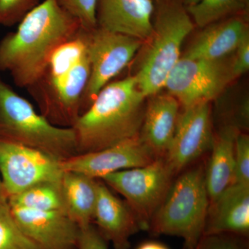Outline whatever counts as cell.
<instances>
[{
    "instance_id": "23",
    "label": "cell",
    "mask_w": 249,
    "mask_h": 249,
    "mask_svg": "<svg viewBox=\"0 0 249 249\" xmlns=\"http://www.w3.org/2000/svg\"><path fill=\"white\" fill-rule=\"evenodd\" d=\"M249 0H199L186 7L192 20L199 28L236 15L248 14Z\"/></svg>"
},
{
    "instance_id": "6",
    "label": "cell",
    "mask_w": 249,
    "mask_h": 249,
    "mask_svg": "<svg viewBox=\"0 0 249 249\" xmlns=\"http://www.w3.org/2000/svg\"><path fill=\"white\" fill-rule=\"evenodd\" d=\"M174 176L161 157L144 166L108 174L101 180L124 196L142 230H148L152 217L169 191Z\"/></svg>"
},
{
    "instance_id": "4",
    "label": "cell",
    "mask_w": 249,
    "mask_h": 249,
    "mask_svg": "<svg viewBox=\"0 0 249 249\" xmlns=\"http://www.w3.org/2000/svg\"><path fill=\"white\" fill-rule=\"evenodd\" d=\"M0 140L40 150L60 161L78 155L72 127L54 125L0 76Z\"/></svg>"
},
{
    "instance_id": "22",
    "label": "cell",
    "mask_w": 249,
    "mask_h": 249,
    "mask_svg": "<svg viewBox=\"0 0 249 249\" xmlns=\"http://www.w3.org/2000/svg\"><path fill=\"white\" fill-rule=\"evenodd\" d=\"M86 53V34L81 29L76 37L55 49L51 56L45 73L36 83L50 84L62 80Z\"/></svg>"
},
{
    "instance_id": "20",
    "label": "cell",
    "mask_w": 249,
    "mask_h": 249,
    "mask_svg": "<svg viewBox=\"0 0 249 249\" xmlns=\"http://www.w3.org/2000/svg\"><path fill=\"white\" fill-rule=\"evenodd\" d=\"M61 183L69 217L79 227L93 224L98 179L74 172H64Z\"/></svg>"
},
{
    "instance_id": "24",
    "label": "cell",
    "mask_w": 249,
    "mask_h": 249,
    "mask_svg": "<svg viewBox=\"0 0 249 249\" xmlns=\"http://www.w3.org/2000/svg\"><path fill=\"white\" fill-rule=\"evenodd\" d=\"M0 249H40L18 225L7 200L0 199Z\"/></svg>"
},
{
    "instance_id": "32",
    "label": "cell",
    "mask_w": 249,
    "mask_h": 249,
    "mask_svg": "<svg viewBox=\"0 0 249 249\" xmlns=\"http://www.w3.org/2000/svg\"><path fill=\"white\" fill-rule=\"evenodd\" d=\"M183 4L184 5L185 7H188V6H193L196 4L199 0H181Z\"/></svg>"
},
{
    "instance_id": "29",
    "label": "cell",
    "mask_w": 249,
    "mask_h": 249,
    "mask_svg": "<svg viewBox=\"0 0 249 249\" xmlns=\"http://www.w3.org/2000/svg\"><path fill=\"white\" fill-rule=\"evenodd\" d=\"M107 242L94 224L80 227L78 249H108Z\"/></svg>"
},
{
    "instance_id": "2",
    "label": "cell",
    "mask_w": 249,
    "mask_h": 249,
    "mask_svg": "<svg viewBox=\"0 0 249 249\" xmlns=\"http://www.w3.org/2000/svg\"><path fill=\"white\" fill-rule=\"evenodd\" d=\"M146 98L134 75L106 85L72 127L78 155L139 137Z\"/></svg>"
},
{
    "instance_id": "25",
    "label": "cell",
    "mask_w": 249,
    "mask_h": 249,
    "mask_svg": "<svg viewBox=\"0 0 249 249\" xmlns=\"http://www.w3.org/2000/svg\"><path fill=\"white\" fill-rule=\"evenodd\" d=\"M59 5L80 23L81 29L91 31L97 27V0H57Z\"/></svg>"
},
{
    "instance_id": "3",
    "label": "cell",
    "mask_w": 249,
    "mask_h": 249,
    "mask_svg": "<svg viewBox=\"0 0 249 249\" xmlns=\"http://www.w3.org/2000/svg\"><path fill=\"white\" fill-rule=\"evenodd\" d=\"M154 16L148 45L134 75L147 98L164 88L168 75L181 57L183 42L195 26L181 0H155Z\"/></svg>"
},
{
    "instance_id": "26",
    "label": "cell",
    "mask_w": 249,
    "mask_h": 249,
    "mask_svg": "<svg viewBox=\"0 0 249 249\" xmlns=\"http://www.w3.org/2000/svg\"><path fill=\"white\" fill-rule=\"evenodd\" d=\"M39 0H0V26L19 23L38 5Z\"/></svg>"
},
{
    "instance_id": "30",
    "label": "cell",
    "mask_w": 249,
    "mask_h": 249,
    "mask_svg": "<svg viewBox=\"0 0 249 249\" xmlns=\"http://www.w3.org/2000/svg\"><path fill=\"white\" fill-rule=\"evenodd\" d=\"M249 69V37L236 49L232 56L231 72L233 80L245 74Z\"/></svg>"
},
{
    "instance_id": "11",
    "label": "cell",
    "mask_w": 249,
    "mask_h": 249,
    "mask_svg": "<svg viewBox=\"0 0 249 249\" xmlns=\"http://www.w3.org/2000/svg\"><path fill=\"white\" fill-rule=\"evenodd\" d=\"M213 141L209 101L195 103L179 114L173 141L163 158L175 175L211 151Z\"/></svg>"
},
{
    "instance_id": "27",
    "label": "cell",
    "mask_w": 249,
    "mask_h": 249,
    "mask_svg": "<svg viewBox=\"0 0 249 249\" xmlns=\"http://www.w3.org/2000/svg\"><path fill=\"white\" fill-rule=\"evenodd\" d=\"M235 183L249 186V137L239 132L235 145Z\"/></svg>"
},
{
    "instance_id": "1",
    "label": "cell",
    "mask_w": 249,
    "mask_h": 249,
    "mask_svg": "<svg viewBox=\"0 0 249 249\" xmlns=\"http://www.w3.org/2000/svg\"><path fill=\"white\" fill-rule=\"evenodd\" d=\"M80 29L57 0H45L0 41V71L9 72L16 86L28 89L44 74L55 49Z\"/></svg>"
},
{
    "instance_id": "16",
    "label": "cell",
    "mask_w": 249,
    "mask_h": 249,
    "mask_svg": "<svg viewBox=\"0 0 249 249\" xmlns=\"http://www.w3.org/2000/svg\"><path fill=\"white\" fill-rule=\"evenodd\" d=\"M249 37L248 14L236 15L201 28L182 56L211 60L227 58Z\"/></svg>"
},
{
    "instance_id": "28",
    "label": "cell",
    "mask_w": 249,
    "mask_h": 249,
    "mask_svg": "<svg viewBox=\"0 0 249 249\" xmlns=\"http://www.w3.org/2000/svg\"><path fill=\"white\" fill-rule=\"evenodd\" d=\"M193 249H245L242 237L229 234L203 235Z\"/></svg>"
},
{
    "instance_id": "21",
    "label": "cell",
    "mask_w": 249,
    "mask_h": 249,
    "mask_svg": "<svg viewBox=\"0 0 249 249\" xmlns=\"http://www.w3.org/2000/svg\"><path fill=\"white\" fill-rule=\"evenodd\" d=\"M7 201L11 208L66 213L61 181L37 183L10 196Z\"/></svg>"
},
{
    "instance_id": "14",
    "label": "cell",
    "mask_w": 249,
    "mask_h": 249,
    "mask_svg": "<svg viewBox=\"0 0 249 249\" xmlns=\"http://www.w3.org/2000/svg\"><path fill=\"white\" fill-rule=\"evenodd\" d=\"M154 0H97L98 27L145 42L151 36Z\"/></svg>"
},
{
    "instance_id": "31",
    "label": "cell",
    "mask_w": 249,
    "mask_h": 249,
    "mask_svg": "<svg viewBox=\"0 0 249 249\" xmlns=\"http://www.w3.org/2000/svg\"><path fill=\"white\" fill-rule=\"evenodd\" d=\"M137 249H169V248L160 242L152 241V242H144L139 245Z\"/></svg>"
},
{
    "instance_id": "33",
    "label": "cell",
    "mask_w": 249,
    "mask_h": 249,
    "mask_svg": "<svg viewBox=\"0 0 249 249\" xmlns=\"http://www.w3.org/2000/svg\"><path fill=\"white\" fill-rule=\"evenodd\" d=\"M0 199L6 200V196H4V191H3L2 183H1V178H0Z\"/></svg>"
},
{
    "instance_id": "12",
    "label": "cell",
    "mask_w": 249,
    "mask_h": 249,
    "mask_svg": "<svg viewBox=\"0 0 249 249\" xmlns=\"http://www.w3.org/2000/svg\"><path fill=\"white\" fill-rule=\"evenodd\" d=\"M157 157L139 137L107 148L73 156L61 162L64 172H74L101 179L108 174L144 166Z\"/></svg>"
},
{
    "instance_id": "17",
    "label": "cell",
    "mask_w": 249,
    "mask_h": 249,
    "mask_svg": "<svg viewBox=\"0 0 249 249\" xmlns=\"http://www.w3.org/2000/svg\"><path fill=\"white\" fill-rule=\"evenodd\" d=\"M249 232V186L233 183L210 201L204 235L247 237Z\"/></svg>"
},
{
    "instance_id": "7",
    "label": "cell",
    "mask_w": 249,
    "mask_h": 249,
    "mask_svg": "<svg viewBox=\"0 0 249 249\" xmlns=\"http://www.w3.org/2000/svg\"><path fill=\"white\" fill-rule=\"evenodd\" d=\"M85 31L90 75L82 97L81 114L91 106L99 91L130 63L143 42L98 26Z\"/></svg>"
},
{
    "instance_id": "19",
    "label": "cell",
    "mask_w": 249,
    "mask_h": 249,
    "mask_svg": "<svg viewBox=\"0 0 249 249\" xmlns=\"http://www.w3.org/2000/svg\"><path fill=\"white\" fill-rule=\"evenodd\" d=\"M240 132L233 126L227 124L214 137L209 164L205 170L210 201L235 183V140Z\"/></svg>"
},
{
    "instance_id": "5",
    "label": "cell",
    "mask_w": 249,
    "mask_h": 249,
    "mask_svg": "<svg viewBox=\"0 0 249 249\" xmlns=\"http://www.w3.org/2000/svg\"><path fill=\"white\" fill-rule=\"evenodd\" d=\"M209 204L204 168L188 170L172 183L148 231L181 237L183 249H193L204 235Z\"/></svg>"
},
{
    "instance_id": "15",
    "label": "cell",
    "mask_w": 249,
    "mask_h": 249,
    "mask_svg": "<svg viewBox=\"0 0 249 249\" xmlns=\"http://www.w3.org/2000/svg\"><path fill=\"white\" fill-rule=\"evenodd\" d=\"M93 224L114 249L130 248V238L142 230L138 218L125 201L119 199L101 179Z\"/></svg>"
},
{
    "instance_id": "18",
    "label": "cell",
    "mask_w": 249,
    "mask_h": 249,
    "mask_svg": "<svg viewBox=\"0 0 249 249\" xmlns=\"http://www.w3.org/2000/svg\"><path fill=\"white\" fill-rule=\"evenodd\" d=\"M139 138L155 154L164 157L173 141L179 116L178 100L170 93L149 96Z\"/></svg>"
},
{
    "instance_id": "13",
    "label": "cell",
    "mask_w": 249,
    "mask_h": 249,
    "mask_svg": "<svg viewBox=\"0 0 249 249\" xmlns=\"http://www.w3.org/2000/svg\"><path fill=\"white\" fill-rule=\"evenodd\" d=\"M11 209L22 231L40 249H78L80 227L66 213Z\"/></svg>"
},
{
    "instance_id": "8",
    "label": "cell",
    "mask_w": 249,
    "mask_h": 249,
    "mask_svg": "<svg viewBox=\"0 0 249 249\" xmlns=\"http://www.w3.org/2000/svg\"><path fill=\"white\" fill-rule=\"evenodd\" d=\"M232 56L213 60L181 56L168 75L164 88L184 107L210 102L233 81Z\"/></svg>"
},
{
    "instance_id": "10",
    "label": "cell",
    "mask_w": 249,
    "mask_h": 249,
    "mask_svg": "<svg viewBox=\"0 0 249 249\" xmlns=\"http://www.w3.org/2000/svg\"><path fill=\"white\" fill-rule=\"evenodd\" d=\"M90 75L88 52L65 78L55 83H37L28 91L41 114L54 125L72 127L81 115V101Z\"/></svg>"
},
{
    "instance_id": "9",
    "label": "cell",
    "mask_w": 249,
    "mask_h": 249,
    "mask_svg": "<svg viewBox=\"0 0 249 249\" xmlns=\"http://www.w3.org/2000/svg\"><path fill=\"white\" fill-rule=\"evenodd\" d=\"M61 162L40 150L0 140V174L6 200L37 183L61 181Z\"/></svg>"
}]
</instances>
